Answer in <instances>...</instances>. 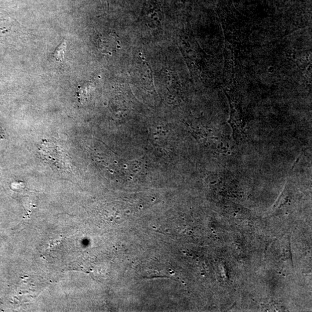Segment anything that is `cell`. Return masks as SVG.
I'll use <instances>...</instances> for the list:
<instances>
[{"mask_svg":"<svg viewBox=\"0 0 312 312\" xmlns=\"http://www.w3.org/2000/svg\"><path fill=\"white\" fill-rule=\"evenodd\" d=\"M66 48V44L64 42L58 47L54 53V57L57 61H62L64 55L65 49Z\"/></svg>","mask_w":312,"mask_h":312,"instance_id":"277c9868","label":"cell"},{"mask_svg":"<svg viewBox=\"0 0 312 312\" xmlns=\"http://www.w3.org/2000/svg\"><path fill=\"white\" fill-rule=\"evenodd\" d=\"M229 123L236 140L242 141L247 137L246 123L237 111H232Z\"/></svg>","mask_w":312,"mask_h":312,"instance_id":"7a4b0ae2","label":"cell"},{"mask_svg":"<svg viewBox=\"0 0 312 312\" xmlns=\"http://www.w3.org/2000/svg\"><path fill=\"white\" fill-rule=\"evenodd\" d=\"M141 17L151 28H157L160 26L162 12L156 0H145Z\"/></svg>","mask_w":312,"mask_h":312,"instance_id":"6da1fadb","label":"cell"},{"mask_svg":"<svg viewBox=\"0 0 312 312\" xmlns=\"http://www.w3.org/2000/svg\"><path fill=\"white\" fill-rule=\"evenodd\" d=\"M98 43L100 52L104 54H112L120 48V41L114 34L101 36Z\"/></svg>","mask_w":312,"mask_h":312,"instance_id":"3957f363","label":"cell"}]
</instances>
